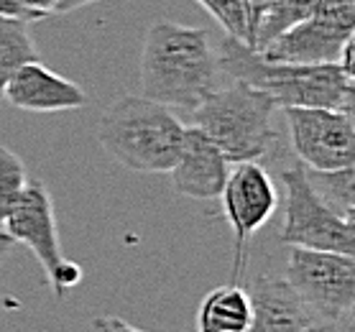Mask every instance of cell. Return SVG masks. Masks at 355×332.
Segmentation results:
<instances>
[{"label":"cell","instance_id":"obj_1","mask_svg":"<svg viewBox=\"0 0 355 332\" xmlns=\"http://www.w3.org/2000/svg\"><path fill=\"white\" fill-rule=\"evenodd\" d=\"M218 57L207 28L156 21L141 54L144 98L192 113L218 89Z\"/></svg>","mask_w":355,"mask_h":332},{"label":"cell","instance_id":"obj_2","mask_svg":"<svg viewBox=\"0 0 355 332\" xmlns=\"http://www.w3.org/2000/svg\"><path fill=\"white\" fill-rule=\"evenodd\" d=\"M218 67L233 80L266 92L276 107H330L353 113V74L335 64H289L268 62L259 51L248 49L235 39H223Z\"/></svg>","mask_w":355,"mask_h":332},{"label":"cell","instance_id":"obj_3","mask_svg":"<svg viewBox=\"0 0 355 332\" xmlns=\"http://www.w3.org/2000/svg\"><path fill=\"white\" fill-rule=\"evenodd\" d=\"M184 130L171 107L144 95H125L105 107L97 123V141L125 169L169 174L184 143Z\"/></svg>","mask_w":355,"mask_h":332},{"label":"cell","instance_id":"obj_4","mask_svg":"<svg viewBox=\"0 0 355 332\" xmlns=\"http://www.w3.org/2000/svg\"><path fill=\"white\" fill-rule=\"evenodd\" d=\"M276 103L266 92L235 80L230 87L215 89L197 110L192 125L200 128L225 154L230 164L261 161L279 146L274 125Z\"/></svg>","mask_w":355,"mask_h":332},{"label":"cell","instance_id":"obj_5","mask_svg":"<svg viewBox=\"0 0 355 332\" xmlns=\"http://www.w3.org/2000/svg\"><path fill=\"white\" fill-rule=\"evenodd\" d=\"M282 184L286 189V207H284L282 238L289 248H307V251H330L353 256L355 235L353 220L340 218L327 207L324 200L315 192L307 169L294 161L282 171Z\"/></svg>","mask_w":355,"mask_h":332},{"label":"cell","instance_id":"obj_6","mask_svg":"<svg viewBox=\"0 0 355 332\" xmlns=\"http://www.w3.org/2000/svg\"><path fill=\"white\" fill-rule=\"evenodd\" d=\"M3 233L8 235L13 243H24L39 259L57 299H64L69 289L82 281L80 263L67 261L62 253L57 218H54V200L44 182L28 179L21 200L6 218Z\"/></svg>","mask_w":355,"mask_h":332},{"label":"cell","instance_id":"obj_7","mask_svg":"<svg viewBox=\"0 0 355 332\" xmlns=\"http://www.w3.org/2000/svg\"><path fill=\"white\" fill-rule=\"evenodd\" d=\"M286 283L307 307L315 322H327L353 312L355 261L353 256L330 251L291 248Z\"/></svg>","mask_w":355,"mask_h":332},{"label":"cell","instance_id":"obj_8","mask_svg":"<svg viewBox=\"0 0 355 332\" xmlns=\"http://www.w3.org/2000/svg\"><path fill=\"white\" fill-rule=\"evenodd\" d=\"M355 0H317L315 10L302 24L276 36L259 51L268 62L289 64H335L353 41Z\"/></svg>","mask_w":355,"mask_h":332},{"label":"cell","instance_id":"obj_9","mask_svg":"<svg viewBox=\"0 0 355 332\" xmlns=\"http://www.w3.org/2000/svg\"><path fill=\"white\" fill-rule=\"evenodd\" d=\"M223 212L235 235L233 245V283L248 263V241L266 225L279 207V192L271 174L259 161L230 164L223 186Z\"/></svg>","mask_w":355,"mask_h":332},{"label":"cell","instance_id":"obj_10","mask_svg":"<svg viewBox=\"0 0 355 332\" xmlns=\"http://www.w3.org/2000/svg\"><path fill=\"white\" fill-rule=\"evenodd\" d=\"M291 151L304 169L338 171L355 161L353 113L330 107H284Z\"/></svg>","mask_w":355,"mask_h":332},{"label":"cell","instance_id":"obj_11","mask_svg":"<svg viewBox=\"0 0 355 332\" xmlns=\"http://www.w3.org/2000/svg\"><path fill=\"white\" fill-rule=\"evenodd\" d=\"M230 161L200 128L184 130V143L177 164L171 166V186L182 197L192 200H218L223 195Z\"/></svg>","mask_w":355,"mask_h":332},{"label":"cell","instance_id":"obj_12","mask_svg":"<svg viewBox=\"0 0 355 332\" xmlns=\"http://www.w3.org/2000/svg\"><path fill=\"white\" fill-rule=\"evenodd\" d=\"M8 105L28 113H59L87 105V95L80 85L51 72L41 62H28L8 80L3 98Z\"/></svg>","mask_w":355,"mask_h":332},{"label":"cell","instance_id":"obj_13","mask_svg":"<svg viewBox=\"0 0 355 332\" xmlns=\"http://www.w3.org/2000/svg\"><path fill=\"white\" fill-rule=\"evenodd\" d=\"M250 327L248 332H307L315 324L307 307L291 292L286 279L261 274L248 289Z\"/></svg>","mask_w":355,"mask_h":332},{"label":"cell","instance_id":"obj_14","mask_svg":"<svg viewBox=\"0 0 355 332\" xmlns=\"http://www.w3.org/2000/svg\"><path fill=\"white\" fill-rule=\"evenodd\" d=\"M200 332H248L250 299L238 283H225L212 289L197 309Z\"/></svg>","mask_w":355,"mask_h":332},{"label":"cell","instance_id":"obj_15","mask_svg":"<svg viewBox=\"0 0 355 332\" xmlns=\"http://www.w3.org/2000/svg\"><path fill=\"white\" fill-rule=\"evenodd\" d=\"M225 31L227 39L256 51V33L268 0H197Z\"/></svg>","mask_w":355,"mask_h":332},{"label":"cell","instance_id":"obj_16","mask_svg":"<svg viewBox=\"0 0 355 332\" xmlns=\"http://www.w3.org/2000/svg\"><path fill=\"white\" fill-rule=\"evenodd\" d=\"M28 62H39V51L28 33V18L0 16V98L8 80Z\"/></svg>","mask_w":355,"mask_h":332},{"label":"cell","instance_id":"obj_17","mask_svg":"<svg viewBox=\"0 0 355 332\" xmlns=\"http://www.w3.org/2000/svg\"><path fill=\"white\" fill-rule=\"evenodd\" d=\"M315 6L317 0H268L259 24V33H256V51L268 46L276 36L289 31L291 26L302 24L315 10Z\"/></svg>","mask_w":355,"mask_h":332},{"label":"cell","instance_id":"obj_18","mask_svg":"<svg viewBox=\"0 0 355 332\" xmlns=\"http://www.w3.org/2000/svg\"><path fill=\"white\" fill-rule=\"evenodd\" d=\"M307 177L327 207H332L340 218L353 220V166L338 171L307 169Z\"/></svg>","mask_w":355,"mask_h":332},{"label":"cell","instance_id":"obj_19","mask_svg":"<svg viewBox=\"0 0 355 332\" xmlns=\"http://www.w3.org/2000/svg\"><path fill=\"white\" fill-rule=\"evenodd\" d=\"M26 184H28V177H26L24 161L10 148L0 146V233H3L6 218L24 195Z\"/></svg>","mask_w":355,"mask_h":332},{"label":"cell","instance_id":"obj_20","mask_svg":"<svg viewBox=\"0 0 355 332\" xmlns=\"http://www.w3.org/2000/svg\"><path fill=\"white\" fill-rule=\"evenodd\" d=\"M92 327H95V332H144V330H138V327H133V324H128L125 320H121V317H113V315L95 317Z\"/></svg>","mask_w":355,"mask_h":332},{"label":"cell","instance_id":"obj_21","mask_svg":"<svg viewBox=\"0 0 355 332\" xmlns=\"http://www.w3.org/2000/svg\"><path fill=\"white\" fill-rule=\"evenodd\" d=\"M307 332H355L353 327V312L338 317V320H327V322H315L309 324Z\"/></svg>","mask_w":355,"mask_h":332},{"label":"cell","instance_id":"obj_22","mask_svg":"<svg viewBox=\"0 0 355 332\" xmlns=\"http://www.w3.org/2000/svg\"><path fill=\"white\" fill-rule=\"evenodd\" d=\"M0 16H21V18H28V21H41L39 13L26 10L16 0H0Z\"/></svg>","mask_w":355,"mask_h":332},{"label":"cell","instance_id":"obj_23","mask_svg":"<svg viewBox=\"0 0 355 332\" xmlns=\"http://www.w3.org/2000/svg\"><path fill=\"white\" fill-rule=\"evenodd\" d=\"M16 3H21L26 10H33V13H39L41 18H46L54 13L59 0H16Z\"/></svg>","mask_w":355,"mask_h":332},{"label":"cell","instance_id":"obj_24","mask_svg":"<svg viewBox=\"0 0 355 332\" xmlns=\"http://www.w3.org/2000/svg\"><path fill=\"white\" fill-rule=\"evenodd\" d=\"M92 3H100V0H59L54 13H69V10L85 8V6H92Z\"/></svg>","mask_w":355,"mask_h":332},{"label":"cell","instance_id":"obj_25","mask_svg":"<svg viewBox=\"0 0 355 332\" xmlns=\"http://www.w3.org/2000/svg\"><path fill=\"white\" fill-rule=\"evenodd\" d=\"M10 248H13V241H10L6 233H0V263L6 261V256L10 253Z\"/></svg>","mask_w":355,"mask_h":332}]
</instances>
